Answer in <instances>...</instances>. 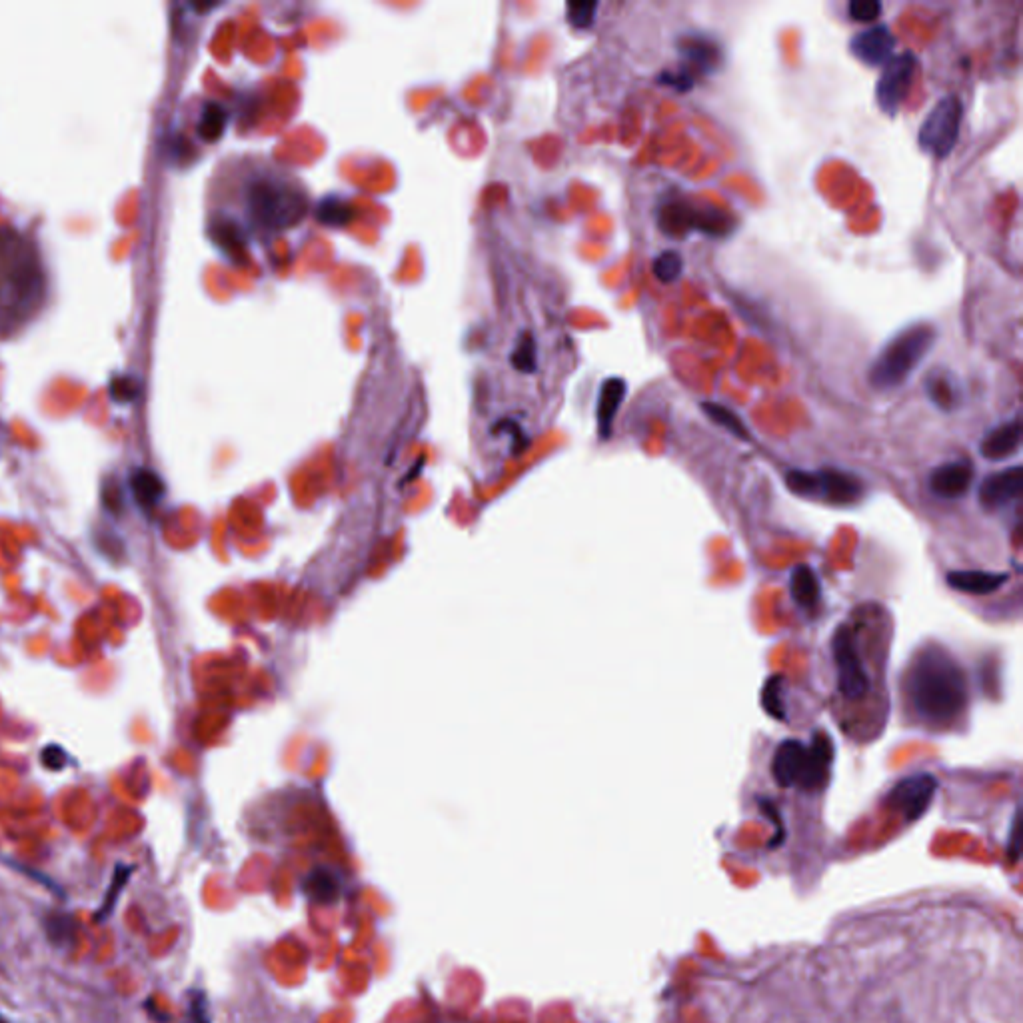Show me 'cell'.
<instances>
[{
  "instance_id": "cell-26",
  "label": "cell",
  "mask_w": 1023,
  "mask_h": 1023,
  "mask_svg": "<svg viewBox=\"0 0 1023 1023\" xmlns=\"http://www.w3.org/2000/svg\"><path fill=\"white\" fill-rule=\"evenodd\" d=\"M306 894L314 900L328 902L330 898H334L338 894V884L330 874L320 876V872H314L310 876V880L306 882Z\"/></svg>"
},
{
  "instance_id": "cell-4",
  "label": "cell",
  "mask_w": 1023,
  "mask_h": 1023,
  "mask_svg": "<svg viewBox=\"0 0 1023 1023\" xmlns=\"http://www.w3.org/2000/svg\"><path fill=\"white\" fill-rule=\"evenodd\" d=\"M938 342V328L932 322H914L896 332L878 352L868 370V382L874 390L890 392L922 366Z\"/></svg>"
},
{
  "instance_id": "cell-29",
  "label": "cell",
  "mask_w": 1023,
  "mask_h": 1023,
  "mask_svg": "<svg viewBox=\"0 0 1023 1023\" xmlns=\"http://www.w3.org/2000/svg\"><path fill=\"white\" fill-rule=\"evenodd\" d=\"M884 10L880 0H852L848 4V14L856 22H874Z\"/></svg>"
},
{
  "instance_id": "cell-2",
  "label": "cell",
  "mask_w": 1023,
  "mask_h": 1023,
  "mask_svg": "<svg viewBox=\"0 0 1023 1023\" xmlns=\"http://www.w3.org/2000/svg\"><path fill=\"white\" fill-rule=\"evenodd\" d=\"M44 298V274L30 240L0 230V334L26 322Z\"/></svg>"
},
{
  "instance_id": "cell-24",
  "label": "cell",
  "mask_w": 1023,
  "mask_h": 1023,
  "mask_svg": "<svg viewBox=\"0 0 1023 1023\" xmlns=\"http://www.w3.org/2000/svg\"><path fill=\"white\" fill-rule=\"evenodd\" d=\"M652 272L662 284H672L684 272V258L676 250H664L654 258Z\"/></svg>"
},
{
  "instance_id": "cell-30",
  "label": "cell",
  "mask_w": 1023,
  "mask_h": 1023,
  "mask_svg": "<svg viewBox=\"0 0 1023 1023\" xmlns=\"http://www.w3.org/2000/svg\"><path fill=\"white\" fill-rule=\"evenodd\" d=\"M656 82L662 84V86H668V88H674L676 92H690L694 88V82L696 78L686 72L684 68H678V70H664L656 76Z\"/></svg>"
},
{
  "instance_id": "cell-1",
  "label": "cell",
  "mask_w": 1023,
  "mask_h": 1023,
  "mask_svg": "<svg viewBox=\"0 0 1023 1023\" xmlns=\"http://www.w3.org/2000/svg\"><path fill=\"white\" fill-rule=\"evenodd\" d=\"M908 696L918 718L932 726H948L968 710L966 672L944 648H924L910 666Z\"/></svg>"
},
{
  "instance_id": "cell-18",
  "label": "cell",
  "mask_w": 1023,
  "mask_h": 1023,
  "mask_svg": "<svg viewBox=\"0 0 1023 1023\" xmlns=\"http://www.w3.org/2000/svg\"><path fill=\"white\" fill-rule=\"evenodd\" d=\"M626 392H628V384L622 378H608L602 384L600 400H598V428H600V436L604 440L612 436L614 418L626 398Z\"/></svg>"
},
{
  "instance_id": "cell-11",
  "label": "cell",
  "mask_w": 1023,
  "mask_h": 1023,
  "mask_svg": "<svg viewBox=\"0 0 1023 1023\" xmlns=\"http://www.w3.org/2000/svg\"><path fill=\"white\" fill-rule=\"evenodd\" d=\"M940 782L934 774L922 772L900 780L886 796V806L896 810L906 822H918L932 806Z\"/></svg>"
},
{
  "instance_id": "cell-15",
  "label": "cell",
  "mask_w": 1023,
  "mask_h": 1023,
  "mask_svg": "<svg viewBox=\"0 0 1023 1023\" xmlns=\"http://www.w3.org/2000/svg\"><path fill=\"white\" fill-rule=\"evenodd\" d=\"M974 482V466L970 460H952L932 470L928 488L942 500L964 498Z\"/></svg>"
},
{
  "instance_id": "cell-10",
  "label": "cell",
  "mask_w": 1023,
  "mask_h": 1023,
  "mask_svg": "<svg viewBox=\"0 0 1023 1023\" xmlns=\"http://www.w3.org/2000/svg\"><path fill=\"white\" fill-rule=\"evenodd\" d=\"M832 656L836 662L838 690L848 700H862L868 696L872 684L858 652V642L848 626H840L832 640Z\"/></svg>"
},
{
  "instance_id": "cell-20",
  "label": "cell",
  "mask_w": 1023,
  "mask_h": 1023,
  "mask_svg": "<svg viewBox=\"0 0 1023 1023\" xmlns=\"http://www.w3.org/2000/svg\"><path fill=\"white\" fill-rule=\"evenodd\" d=\"M924 388H926V394L932 400V404H936L940 410H944V412L956 410V406L960 402V388H958V380L954 378L952 372L942 370V368L930 372Z\"/></svg>"
},
{
  "instance_id": "cell-21",
  "label": "cell",
  "mask_w": 1023,
  "mask_h": 1023,
  "mask_svg": "<svg viewBox=\"0 0 1023 1023\" xmlns=\"http://www.w3.org/2000/svg\"><path fill=\"white\" fill-rule=\"evenodd\" d=\"M702 410L706 412V416H708L714 424L722 426V428H724V430H728L732 436H736V438H740V440H744V442H748V440L752 438V434H750V430H748L746 422H744V420H742V418H740V416H738L732 408H728V406H724V404H720V402H710V400H708V402H702Z\"/></svg>"
},
{
  "instance_id": "cell-31",
  "label": "cell",
  "mask_w": 1023,
  "mask_h": 1023,
  "mask_svg": "<svg viewBox=\"0 0 1023 1023\" xmlns=\"http://www.w3.org/2000/svg\"><path fill=\"white\" fill-rule=\"evenodd\" d=\"M120 388H122V394L116 398L120 402H126V400L130 402L138 394V386H136V382L132 378H118V380H114L112 390H120Z\"/></svg>"
},
{
  "instance_id": "cell-19",
  "label": "cell",
  "mask_w": 1023,
  "mask_h": 1023,
  "mask_svg": "<svg viewBox=\"0 0 1023 1023\" xmlns=\"http://www.w3.org/2000/svg\"><path fill=\"white\" fill-rule=\"evenodd\" d=\"M790 594H792L796 606L806 610V612H814L820 606V602H822V586H820V580H818L816 572L810 566L798 564L792 570Z\"/></svg>"
},
{
  "instance_id": "cell-16",
  "label": "cell",
  "mask_w": 1023,
  "mask_h": 1023,
  "mask_svg": "<svg viewBox=\"0 0 1023 1023\" xmlns=\"http://www.w3.org/2000/svg\"><path fill=\"white\" fill-rule=\"evenodd\" d=\"M1020 446H1022V420H1020V416H1016L1014 420L1000 424L998 428L990 430L984 436V440L980 444V454L986 460L1000 462V460L1014 456L1020 450Z\"/></svg>"
},
{
  "instance_id": "cell-27",
  "label": "cell",
  "mask_w": 1023,
  "mask_h": 1023,
  "mask_svg": "<svg viewBox=\"0 0 1023 1023\" xmlns=\"http://www.w3.org/2000/svg\"><path fill=\"white\" fill-rule=\"evenodd\" d=\"M598 12V2H570L568 4V20L574 28L586 30L594 24Z\"/></svg>"
},
{
  "instance_id": "cell-32",
  "label": "cell",
  "mask_w": 1023,
  "mask_h": 1023,
  "mask_svg": "<svg viewBox=\"0 0 1023 1023\" xmlns=\"http://www.w3.org/2000/svg\"><path fill=\"white\" fill-rule=\"evenodd\" d=\"M1012 858L1016 860L1018 858V852H1020V812H1016V818H1014V824H1012Z\"/></svg>"
},
{
  "instance_id": "cell-9",
  "label": "cell",
  "mask_w": 1023,
  "mask_h": 1023,
  "mask_svg": "<svg viewBox=\"0 0 1023 1023\" xmlns=\"http://www.w3.org/2000/svg\"><path fill=\"white\" fill-rule=\"evenodd\" d=\"M920 70V60L914 52L906 50L900 54H894L880 72V78L876 82V104L880 110L888 116H896L906 102L914 80Z\"/></svg>"
},
{
  "instance_id": "cell-13",
  "label": "cell",
  "mask_w": 1023,
  "mask_h": 1023,
  "mask_svg": "<svg viewBox=\"0 0 1023 1023\" xmlns=\"http://www.w3.org/2000/svg\"><path fill=\"white\" fill-rule=\"evenodd\" d=\"M898 38L886 22L858 30L850 38V52L868 66H884L896 54Z\"/></svg>"
},
{
  "instance_id": "cell-5",
  "label": "cell",
  "mask_w": 1023,
  "mask_h": 1023,
  "mask_svg": "<svg viewBox=\"0 0 1023 1023\" xmlns=\"http://www.w3.org/2000/svg\"><path fill=\"white\" fill-rule=\"evenodd\" d=\"M834 764V742L828 734L818 732L812 744L800 740H784L772 760V776L780 788H802L820 792L830 782Z\"/></svg>"
},
{
  "instance_id": "cell-8",
  "label": "cell",
  "mask_w": 1023,
  "mask_h": 1023,
  "mask_svg": "<svg viewBox=\"0 0 1023 1023\" xmlns=\"http://www.w3.org/2000/svg\"><path fill=\"white\" fill-rule=\"evenodd\" d=\"M962 120H964L962 98L958 94L942 96L932 106V110L928 112V116L924 118V122L920 126L918 144H920L922 152H926L938 160H946L958 144Z\"/></svg>"
},
{
  "instance_id": "cell-22",
  "label": "cell",
  "mask_w": 1023,
  "mask_h": 1023,
  "mask_svg": "<svg viewBox=\"0 0 1023 1023\" xmlns=\"http://www.w3.org/2000/svg\"><path fill=\"white\" fill-rule=\"evenodd\" d=\"M226 122H228L226 110L218 102H206L202 112H200L198 132H200V136L206 142H214V140H218L222 136V132L226 128Z\"/></svg>"
},
{
  "instance_id": "cell-23",
  "label": "cell",
  "mask_w": 1023,
  "mask_h": 1023,
  "mask_svg": "<svg viewBox=\"0 0 1023 1023\" xmlns=\"http://www.w3.org/2000/svg\"><path fill=\"white\" fill-rule=\"evenodd\" d=\"M130 486H132L134 498L142 506H152L162 496V482L150 470H136L130 478Z\"/></svg>"
},
{
  "instance_id": "cell-17",
  "label": "cell",
  "mask_w": 1023,
  "mask_h": 1023,
  "mask_svg": "<svg viewBox=\"0 0 1023 1023\" xmlns=\"http://www.w3.org/2000/svg\"><path fill=\"white\" fill-rule=\"evenodd\" d=\"M1008 574L998 572H982V570H956L946 576V582L952 590L968 594V596H990L1002 590L1008 584Z\"/></svg>"
},
{
  "instance_id": "cell-28",
  "label": "cell",
  "mask_w": 1023,
  "mask_h": 1023,
  "mask_svg": "<svg viewBox=\"0 0 1023 1023\" xmlns=\"http://www.w3.org/2000/svg\"><path fill=\"white\" fill-rule=\"evenodd\" d=\"M128 876H130V872H128L126 868H116V874H114L112 886H110V890L106 892V900H104V904H102V906H100V910H98V916H96V918H98V922H104V920L112 914V910H114V906H116V900H118V894H120V892H122V888L126 886Z\"/></svg>"
},
{
  "instance_id": "cell-25",
  "label": "cell",
  "mask_w": 1023,
  "mask_h": 1023,
  "mask_svg": "<svg viewBox=\"0 0 1023 1023\" xmlns=\"http://www.w3.org/2000/svg\"><path fill=\"white\" fill-rule=\"evenodd\" d=\"M784 688V682L780 676H774L770 680H766L764 688H762V708L764 712L774 718V720H786V702L782 698V690Z\"/></svg>"
},
{
  "instance_id": "cell-6",
  "label": "cell",
  "mask_w": 1023,
  "mask_h": 1023,
  "mask_svg": "<svg viewBox=\"0 0 1023 1023\" xmlns=\"http://www.w3.org/2000/svg\"><path fill=\"white\" fill-rule=\"evenodd\" d=\"M656 222L666 236L674 238L694 232L710 238H728L736 230V218L726 208L678 196H670L658 206Z\"/></svg>"
},
{
  "instance_id": "cell-7",
  "label": "cell",
  "mask_w": 1023,
  "mask_h": 1023,
  "mask_svg": "<svg viewBox=\"0 0 1023 1023\" xmlns=\"http://www.w3.org/2000/svg\"><path fill=\"white\" fill-rule=\"evenodd\" d=\"M786 486L796 496L822 500L836 506L856 504L864 496L862 480L836 468H824L816 472L790 470L786 474Z\"/></svg>"
},
{
  "instance_id": "cell-3",
  "label": "cell",
  "mask_w": 1023,
  "mask_h": 1023,
  "mask_svg": "<svg viewBox=\"0 0 1023 1023\" xmlns=\"http://www.w3.org/2000/svg\"><path fill=\"white\" fill-rule=\"evenodd\" d=\"M246 226L258 234H280L300 224L308 212L302 184L278 170L260 168L246 176L240 196Z\"/></svg>"
},
{
  "instance_id": "cell-14",
  "label": "cell",
  "mask_w": 1023,
  "mask_h": 1023,
  "mask_svg": "<svg viewBox=\"0 0 1023 1023\" xmlns=\"http://www.w3.org/2000/svg\"><path fill=\"white\" fill-rule=\"evenodd\" d=\"M1023 490V468L1012 466L990 474L978 490V498L984 510L994 512L1020 500Z\"/></svg>"
},
{
  "instance_id": "cell-12",
  "label": "cell",
  "mask_w": 1023,
  "mask_h": 1023,
  "mask_svg": "<svg viewBox=\"0 0 1023 1023\" xmlns=\"http://www.w3.org/2000/svg\"><path fill=\"white\" fill-rule=\"evenodd\" d=\"M676 48L682 58L680 68L690 72L694 78H696V74L710 76L722 68V62H724L722 44L706 32L682 34L676 42Z\"/></svg>"
},
{
  "instance_id": "cell-33",
  "label": "cell",
  "mask_w": 1023,
  "mask_h": 1023,
  "mask_svg": "<svg viewBox=\"0 0 1023 1023\" xmlns=\"http://www.w3.org/2000/svg\"><path fill=\"white\" fill-rule=\"evenodd\" d=\"M0 1023H6V1022H4V1020H2V1018H0Z\"/></svg>"
}]
</instances>
